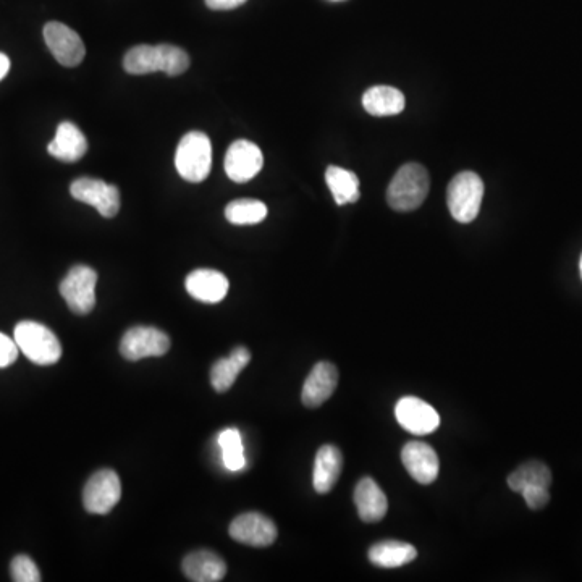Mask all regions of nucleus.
<instances>
[{
    "instance_id": "obj_26",
    "label": "nucleus",
    "mask_w": 582,
    "mask_h": 582,
    "mask_svg": "<svg viewBox=\"0 0 582 582\" xmlns=\"http://www.w3.org/2000/svg\"><path fill=\"white\" fill-rule=\"evenodd\" d=\"M267 217V206L258 199H235L225 207V219L233 225L261 224Z\"/></svg>"
},
{
    "instance_id": "obj_28",
    "label": "nucleus",
    "mask_w": 582,
    "mask_h": 582,
    "mask_svg": "<svg viewBox=\"0 0 582 582\" xmlns=\"http://www.w3.org/2000/svg\"><path fill=\"white\" fill-rule=\"evenodd\" d=\"M10 573L15 582H39L41 581V573H39L38 566L26 555H18L13 558L12 565H10Z\"/></svg>"
},
{
    "instance_id": "obj_9",
    "label": "nucleus",
    "mask_w": 582,
    "mask_h": 582,
    "mask_svg": "<svg viewBox=\"0 0 582 582\" xmlns=\"http://www.w3.org/2000/svg\"><path fill=\"white\" fill-rule=\"evenodd\" d=\"M169 350V335L156 327H144V325L127 330L120 342V353L128 361L162 356Z\"/></svg>"
},
{
    "instance_id": "obj_16",
    "label": "nucleus",
    "mask_w": 582,
    "mask_h": 582,
    "mask_svg": "<svg viewBox=\"0 0 582 582\" xmlns=\"http://www.w3.org/2000/svg\"><path fill=\"white\" fill-rule=\"evenodd\" d=\"M185 287L194 300L216 304L227 296L230 283L219 270L198 269L186 277Z\"/></svg>"
},
{
    "instance_id": "obj_1",
    "label": "nucleus",
    "mask_w": 582,
    "mask_h": 582,
    "mask_svg": "<svg viewBox=\"0 0 582 582\" xmlns=\"http://www.w3.org/2000/svg\"><path fill=\"white\" fill-rule=\"evenodd\" d=\"M188 67H190V55L172 44H159V46L141 44L130 49L123 59V68L130 75L164 72L165 75L178 76L185 73Z\"/></svg>"
},
{
    "instance_id": "obj_21",
    "label": "nucleus",
    "mask_w": 582,
    "mask_h": 582,
    "mask_svg": "<svg viewBox=\"0 0 582 582\" xmlns=\"http://www.w3.org/2000/svg\"><path fill=\"white\" fill-rule=\"evenodd\" d=\"M251 361V353L245 346H237L227 358L217 359L211 369V384L214 390L225 393L233 387L240 372Z\"/></svg>"
},
{
    "instance_id": "obj_24",
    "label": "nucleus",
    "mask_w": 582,
    "mask_h": 582,
    "mask_svg": "<svg viewBox=\"0 0 582 582\" xmlns=\"http://www.w3.org/2000/svg\"><path fill=\"white\" fill-rule=\"evenodd\" d=\"M325 182H327L330 193L334 196L335 203L338 206L356 203L361 198L359 178L351 170L342 169L337 165H330L327 172H325Z\"/></svg>"
},
{
    "instance_id": "obj_32",
    "label": "nucleus",
    "mask_w": 582,
    "mask_h": 582,
    "mask_svg": "<svg viewBox=\"0 0 582 582\" xmlns=\"http://www.w3.org/2000/svg\"><path fill=\"white\" fill-rule=\"evenodd\" d=\"M10 72V59L7 55L0 52V81L4 80L5 76Z\"/></svg>"
},
{
    "instance_id": "obj_12",
    "label": "nucleus",
    "mask_w": 582,
    "mask_h": 582,
    "mask_svg": "<svg viewBox=\"0 0 582 582\" xmlns=\"http://www.w3.org/2000/svg\"><path fill=\"white\" fill-rule=\"evenodd\" d=\"M264 157L258 144L238 140L228 148L225 156V173L235 183H246L261 172Z\"/></svg>"
},
{
    "instance_id": "obj_5",
    "label": "nucleus",
    "mask_w": 582,
    "mask_h": 582,
    "mask_svg": "<svg viewBox=\"0 0 582 582\" xmlns=\"http://www.w3.org/2000/svg\"><path fill=\"white\" fill-rule=\"evenodd\" d=\"M484 182L474 172H461L453 178L447 191L448 211L460 224H469L481 211Z\"/></svg>"
},
{
    "instance_id": "obj_17",
    "label": "nucleus",
    "mask_w": 582,
    "mask_h": 582,
    "mask_svg": "<svg viewBox=\"0 0 582 582\" xmlns=\"http://www.w3.org/2000/svg\"><path fill=\"white\" fill-rule=\"evenodd\" d=\"M47 151L57 161L78 162L88 152V140L75 123L62 122L55 131L54 140L47 146Z\"/></svg>"
},
{
    "instance_id": "obj_33",
    "label": "nucleus",
    "mask_w": 582,
    "mask_h": 582,
    "mask_svg": "<svg viewBox=\"0 0 582 582\" xmlns=\"http://www.w3.org/2000/svg\"><path fill=\"white\" fill-rule=\"evenodd\" d=\"M581 275H582V258H581Z\"/></svg>"
},
{
    "instance_id": "obj_8",
    "label": "nucleus",
    "mask_w": 582,
    "mask_h": 582,
    "mask_svg": "<svg viewBox=\"0 0 582 582\" xmlns=\"http://www.w3.org/2000/svg\"><path fill=\"white\" fill-rule=\"evenodd\" d=\"M70 193L80 203L93 206L102 217L112 219L120 211L119 188L97 178H78L70 186Z\"/></svg>"
},
{
    "instance_id": "obj_31",
    "label": "nucleus",
    "mask_w": 582,
    "mask_h": 582,
    "mask_svg": "<svg viewBox=\"0 0 582 582\" xmlns=\"http://www.w3.org/2000/svg\"><path fill=\"white\" fill-rule=\"evenodd\" d=\"M245 2L246 0H206V5L212 10H233Z\"/></svg>"
},
{
    "instance_id": "obj_13",
    "label": "nucleus",
    "mask_w": 582,
    "mask_h": 582,
    "mask_svg": "<svg viewBox=\"0 0 582 582\" xmlns=\"http://www.w3.org/2000/svg\"><path fill=\"white\" fill-rule=\"evenodd\" d=\"M395 416L398 424L414 435L432 434L440 426L439 413L421 398H401L395 408Z\"/></svg>"
},
{
    "instance_id": "obj_22",
    "label": "nucleus",
    "mask_w": 582,
    "mask_h": 582,
    "mask_svg": "<svg viewBox=\"0 0 582 582\" xmlns=\"http://www.w3.org/2000/svg\"><path fill=\"white\" fill-rule=\"evenodd\" d=\"M405 94L392 86H374L363 94V107L374 117H392L405 110Z\"/></svg>"
},
{
    "instance_id": "obj_23",
    "label": "nucleus",
    "mask_w": 582,
    "mask_h": 582,
    "mask_svg": "<svg viewBox=\"0 0 582 582\" xmlns=\"http://www.w3.org/2000/svg\"><path fill=\"white\" fill-rule=\"evenodd\" d=\"M416 557L418 550L413 545L398 540H384L369 549V560L380 568H400L416 560Z\"/></svg>"
},
{
    "instance_id": "obj_10",
    "label": "nucleus",
    "mask_w": 582,
    "mask_h": 582,
    "mask_svg": "<svg viewBox=\"0 0 582 582\" xmlns=\"http://www.w3.org/2000/svg\"><path fill=\"white\" fill-rule=\"evenodd\" d=\"M44 41L55 60L64 67H76L85 59L86 47L83 39L64 23H47L44 26Z\"/></svg>"
},
{
    "instance_id": "obj_30",
    "label": "nucleus",
    "mask_w": 582,
    "mask_h": 582,
    "mask_svg": "<svg viewBox=\"0 0 582 582\" xmlns=\"http://www.w3.org/2000/svg\"><path fill=\"white\" fill-rule=\"evenodd\" d=\"M18 346L15 340L0 334V369L12 366L18 358Z\"/></svg>"
},
{
    "instance_id": "obj_7",
    "label": "nucleus",
    "mask_w": 582,
    "mask_h": 582,
    "mask_svg": "<svg viewBox=\"0 0 582 582\" xmlns=\"http://www.w3.org/2000/svg\"><path fill=\"white\" fill-rule=\"evenodd\" d=\"M122 497V484L119 474L112 469H101L86 482L83 492V505L88 513L107 515L114 510Z\"/></svg>"
},
{
    "instance_id": "obj_20",
    "label": "nucleus",
    "mask_w": 582,
    "mask_h": 582,
    "mask_svg": "<svg viewBox=\"0 0 582 582\" xmlns=\"http://www.w3.org/2000/svg\"><path fill=\"white\" fill-rule=\"evenodd\" d=\"M342 452L334 445H324L319 448L314 461L313 485L317 494H327L334 489L338 477L342 473Z\"/></svg>"
},
{
    "instance_id": "obj_27",
    "label": "nucleus",
    "mask_w": 582,
    "mask_h": 582,
    "mask_svg": "<svg viewBox=\"0 0 582 582\" xmlns=\"http://www.w3.org/2000/svg\"><path fill=\"white\" fill-rule=\"evenodd\" d=\"M217 442L222 450V461L228 471L237 473L246 468L245 448L238 429H225L220 432Z\"/></svg>"
},
{
    "instance_id": "obj_4",
    "label": "nucleus",
    "mask_w": 582,
    "mask_h": 582,
    "mask_svg": "<svg viewBox=\"0 0 582 582\" xmlns=\"http://www.w3.org/2000/svg\"><path fill=\"white\" fill-rule=\"evenodd\" d=\"M13 337H15L18 350L39 366H51L62 356V345L57 335L39 322H20L15 327Z\"/></svg>"
},
{
    "instance_id": "obj_3",
    "label": "nucleus",
    "mask_w": 582,
    "mask_h": 582,
    "mask_svg": "<svg viewBox=\"0 0 582 582\" xmlns=\"http://www.w3.org/2000/svg\"><path fill=\"white\" fill-rule=\"evenodd\" d=\"M175 167L186 182L201 183L212 167V144L203 131H190L178 143Z\"/></svg>"
},
{
    "instance_id": "obj_29",
    "label": "nucleus",
    "mask_w": 582,
    "mask_h": 582,
    "mask_svg": "<svg viewBox=\"0 0 582 582\" xmlns=\"http://www.w3.org/2000/svg\"><path fill=\"white\" fill-rule=\"evenodd\" d=\"M521 495L531 510H542L550 502L549 487H544V485L526 487V489L521 490Z\"/></svg>"
},
{
    "instance_id": "obj_25",
    "label": "nucleus",
    "mask_w": 582,
    "mask_h": 582,
    "mask_svg": "<svg viewBox=\"0 0 582 582\" xmlns=\"http://www.w3.org/2000/svg\"><path fill=\"white\" fill-rule=\"evenodd\" d=\"M550 484H552V473H550L549 466L540 463V461H528V463L521 464L508 477L510 489L518 494H521V490L531 487V485L550 487Z\"/></svg>"
},
{
    "instance_id": "obj_14",
    "label": "nucleus",
    "mask_w": 582,
    "mask_h": 582,
    "mask_svg": "<svg viewBox=\"0 0 582 582\" xmlns=\"http://www.w3.org/2000/svg\"><path fill=\"white\" fill-rule=\"evenodd\" d=\"M401 461L405 464L406 471L419 484H432L439 476V456L427 443H406L401 452Z\"/></svg>"
},
{
    "instance_id": "obj_18",
    "label": "nucleus",
    "mask_w": 582,
    "mask_h": 582,
    "mask_svg": "<svg viewBox=\"0 0 582 582\" xmlns=\"http://www.w3.org/2000/svg\"><path fill=\"white\" fill-rule=\"evenodd\" d=\"M183 573L194 582L222 581L227 574V563L211 550H198L183 560Z\"/></svg>"
},
{
    "instance_id": "obj_11",
    "label": "nucleus",
    "mask_w": 582,
    "mask_h": 582,
    "mask_svg": "<svg viewBox=\"0 0 582 582\" xmlns=\"http://www.w3.org/2000/svg\"><path fill=\"white\" fill-rule=\"evenodd\" d=\"M228 534L233 540L249 547H269L277 539V528L274 521L261 515L258 511L245 513L233 519Z\"/></svg>"
},
{
    "instance_id": "obj_6",
    "label": "nucleus",
    "mask_w": 582,
    "mask_h": 582,
    "mask_svg": "<svg viewBox=\"0 0 582 582\" xmlns=\"http://www.w3.org/2000/svg\"><path fill=\"white\" fill-rule=\"evenodd\" d=\"M96 270L88 266H75L68 270L60 283V295L68 308L78 316H86L96 306Z\"/></svg>"
},
{
    "instance_id": "obj_19",
    "label": "nucleus",
    "mask_w": 582,
    "mask_h": 582,
    "mask_svg": "<svg viewBox=\"0 0 582 582\" xmlns=\"http://www.w3.org/2000/svg\"><path fill=\"white\" fill-rule=\"evenodd\" d=\"M355 503L359 518L364 523H377L387 515V497L371 477H364L356 485Z\"/></svg>"
},
{
    "instance_id": "obj_15",
    "label": "nucleus",
    "mask_w": 582,
    "mask_h": 582,
    "mask_svg": "<svg viewBox=\"0 0 582 582\" xmlns=\"http://www.w3.org/2000/svg\"><path fill=\"white\" fill-rule=\"evenodd\" d=\"M338 385L337 367L332 363H317L304 382L301 401L306 408H319L334 395Z\"/></svg>"
},
{
    "instance_id": "obj_2",
    "label": "nucleus",
    "mask_w": 582,
    "mask_h": 582,
    "mask_svg": "<svg viewBox=\"0 0 582 582\" xmlns=\"http://www.w3.org/2000/svg\"><path fill=\"white\" fill-rule=\"evenodd\" d=\"M429 186V173L421 164L403 165L388 185L387 203L393 211H416L426 201Z\"/></svg>"
}]
</instances>
